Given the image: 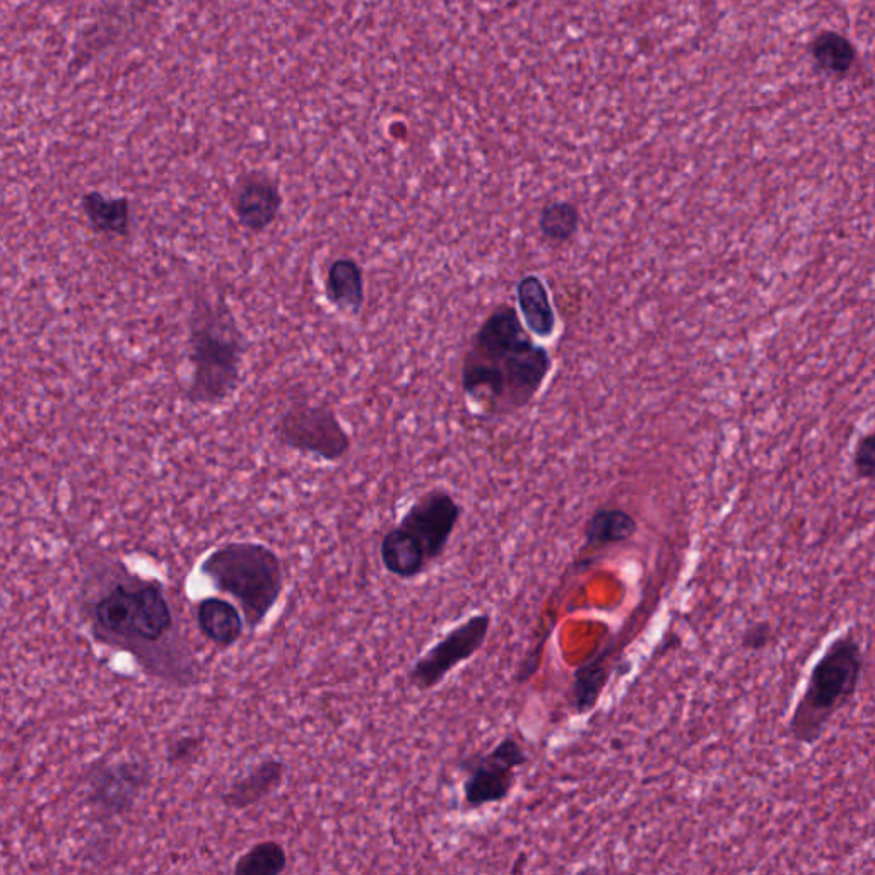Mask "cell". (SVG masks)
Listing matches in <instances>:
<instances>
[{"label":"cell","instance_id":"12","mask_svg":"<svg viewBox=\"0 0 875 875\" xmlns=\"http://www.w3.org/2000/svg\"><path fill=\"white\" fill-rule=\"evenodd\" d=\"M284 776H286V764L283 761L274 757L260 761L247 775L226 788V792L221 796V802L233 811L251 808L278 792L284 784Z\"/></svg>","mask_w":875,"mask_h":875},{"label":"cell","instance_id":"22","mask_svg":"<svg viewBox=\"0 0 875 875\" xmlns=\"http://www.w3.org/2000/svg\"><path fill=\"white\" fill-rule=\"evenodd\" d=\"M287 867V855L278 841H260L236 862V875H279Z\"/></svg>","mask_w":875,"mask_h":875},{"label":"cell","instance_id":"5","mask_svg":"<svg viewBox=\"0 0 875 875\" xmlns=\"http://www.w3.org/2000/svg\"><path fill=\"white\" fill-rule=\"evenodd\" d=\"M91 619L98 638L128 650L161 643L173 629L172 609L155 581H120L96 599Z\"/></svg>","mask_w":875,"mask_h":875},{"label":"cell","instance_id":"6","mask_svg":"<svg viewBox=\"0 0 875 875\" xmlns=\"http://www.w3.org/2000/svg\"><path fill=\"white\" fill-rule=\"evenodd\" d=\"M274 434L286 448L331 464L343 460L353 446L349 433L329 404H291L275 422Z\"/></svg>","mask_w":875,"mask_h":875},{"label":"cell","instance_id":"11","mask_svg":"<svg viewBox=\"0 0 875 875\" xmlns=\"http://www.w3.org/2000/svg\"><path fill=\"white\" fill-rule=\"evenodd\" d=\"M231 211L245 230L262 235L283 211L281 184L271 173L248 170L236 176L230 194Z\"/></svg>","mask_w":875,"mask_h":875},{"label":"cell","instance_id":"4","mask_svg":"<svg viewBox=\"0 0 875 875\" xmlns=\"http://www.w3.org/2000/svg\"><path fill=\"white\" fill-rule=\"evenodd\" d=\"M864 668V655L853 633H845L829 643L812 667L802 697L790 720V734L800 744L821 739L833 716L855 697Z\"/></svg>","mask_w":875,"mask_h":875},{"label":"cell","instance_id":"21","mask_svg":"<svg viewBox=\"0 0 875 875\" xmlns=\"http://www.w3.org/2000/svg\"><path fill=\"white\" fill-rule=\"evenodd\" d=\"M580 227V209L569 200L545 204L539 215V230L550 242L563 245L574 239Z\"/></svg>","mask_w":875,"mask_h":875},{"label":"cell","instance_id":"14","mask_svg":"<svg viewBox=\"0 0 875 875\" xmlns=\"http://www.w3.org/2000/svg\"><path fill=\"white\" fill-rule=\"evenodd\" d=\"M81 211L95 233L125 238L131 235L132 202L125 196H107L89 190L81 197Z\"/></svg>","mask_w":875,"mask_h":875},{"label":"cell","instance_id":"20","mask_svg":"<svg viewBox=\"0 0 875 875\" xmlns=\"http://www.w3.org/2000/svg\"><path fill=\"white\" fill-rule=\"evenodd\" d=\"M811 56L819 71L829 76L843 77L855 64L856 50L843 35L826 29L812 40Z\"/></svg>","mask_w":875,"mask_h":875},{"label":"cell","instance_id":"24","mask_svg":"<svg viewBox=\"0 0 875 875\" xmlns=\"http://www.w3.org/2000/svg\"><path fill=\"white\" fill-rule=\"evenodd\" d=\"M853 466H855L859 478L875 481V442L871 434L862 438L856 445Z\"/></svg>","mask_w":875,"mask_h":875},{"label":"cell","instance_id":"15","mask_svg":"<svg viewBox=\"0 0 875 875\" xmlns=\"http://www.w3.org/2000/svg\"><path fill=\"white\" fill-rule=\"evenodd\" d=\"M517 303L521 320L533 337H553L556 332V311L542 278L538 274L523 275L517 284Z\"/></svg>","mask_w":875,"mask_h":875},{"label":"cell","instance_id":"1","mask_svg":"<svg viewBox=\"0 0 875 875\" xmlns=\"http://www.w3.org/2000/svg\"><path fill=\"white\" fill-rule=\"evenodd\" d=\"M553 370L550 350L535 343L508 303L491 310L461 365V389L488 416H509L532 403Z\"/></svg>","mask_w":875,"mask_h":875},{"label":"cell","instance_id":"9","mask_svg":"<svg viewBox=\"0 0 875 875\" xmlns=\"http://www.w3.org/2000/svg\"><path fill=\"white\" fill-rule=\"evenodd\" d=\"M88 802L100 816H125L151 784V772L139 761H101L86 773Z\"/></svg>","mask_w":875,"mask_h":875},{"label":"cell","instance_id":"25","mask_svg":"<svg viewBox=\"0 0 875 875\" xmlns=\"http://www.w3.org/2000/svg\"><path fill=\"white\" fill-rule=\"evenodd\" d=\"M769 638H772V629H769L768 625H756L749 628L744 634H742V646L745 650H752V652H756V650L764 649V646L768 645Z\"/></svg>","mask_w":875,"mask_h":875},{"label":"cell","instance_id":"3","mask_svg":"<svg viewBox=\"0 0 875 875\" xmlns=\"http://www.w3.org/2000/svg\"><path fill=\"white\" fill-rule=\"evenodd\" d=\"M200 574L219 592L238 602L251 629L263 625L284 590V571L278 554L260 542H227L212 551Z\"/></svg>","mask_w":875,"mask_h":875},{"label":"cell","instance_id":"2","mask_svg":"<svg viewBox=\"0 0 875 875\" xmlns=\"http://www.w3.org/2000/svg\"><path fill=\"white\" fill-rule=\"evenodd\" d=\"M248 338L223 298H202L188 319L187 358L192 367L185 398L194 406H221L238 391Z\"/></svg>","mask_w":875,"mask_h":875},{"label":"cell","instance_id":"7","mask_svg":"<svg viewBox=\"0 0 875 875\" xmlns=\"http://www.w3.org/2000/svg\"><path fill=\"white\" fill-rule=\"evenodd\" d=\"M527 763V752L520 740L506 736L494 748L479 756L461 761L464 800L469 809L502 804L512 796L517 772Z\"/></svg>","mask_w":875,"mask_h":875},{"label":"cell","instance_id":"19","mask_svg":"<svg viewBox=\"0 0 875 875\" xmlns=\"http://www.w3.org/2000/svg\"><path fill=\"white\" fill-rule=\"evenodd\" d=\"M613 655V645L590 656L575 670L574 685H571V704L578 715L592 712L601 700L607 680L611 676L609 661Z\"/></svg>","mask_w":875,"mask_h":875},{"label":"cell","instance_id":"17","mask_svg":"<svg viewBox=\"0 0 875 875\" xmlns=\"http://www.w3.org/2000/svg\"><path fill=\"white\" fill-rule=\"evenodd\" d=\"M200 633L219 649H230L242 638L245 617L236 605L219 597L202 599L197 605Z\"/></svg>","mask_w":875,"mask_h":875},{"label":"cell","instance_id":"23","mask_svg":"<svg viewBox=\"0 0 875 875\" xmlns=\"http://www.w3.org/2000/svg\"><path fill=\"white\" fill-rule=\"evenodd\" d=\"M206 740L200 736H182L168 744L167 760L172 766H187L202 756Z\"/></svg>","mask_w":875,"mask_h":875},{"label":"cell","instance_id":"8","mask_svg":"<svg viewBox=\"0 0 875 875\" xmlns=\"http://www.w3.org/2000/svg\"><path fill=\"white\" fill-rule=\"evenodd\" d=\"M490 613H479L449 629L409 670V682L419 691L442 685L455 667L470 661L484 646L491 629Z\"/></svg>","mask_w":875,"mask_h":875},{"label":"cell","instance_id":"26","mask_svg":"<svg viewBox=\"0 0 875 875\" xmlns=\"http://www.w3.org/2000/svg\"><path fill=\"white\" fill-rule=\"evenodd\" d=\"M871 436L874 438V442H875V431H874V433L871 434Z\"/></svg>","mask_w":875,"mask_h":875},{"label":"cell","instance_id":"13","mask_svg":"<svg viewBox=\"0 0 875 875\" xmlns=\"http://www.w3.org/2000/svg\"><path fill=\"white\" fill-rule=\"evenodd\" d=\"M325 296L332 307L347 315L361 313L367 299L365 272L358 260L338 257L326 269Z\"/></svg>","mask_w":875,"mask_h":875},{"label":"cell","instance_id":"10","mask_svg":"<svg viewBox=\"0 0 875 875\" xmlns=\"http://www.w3.org/2000/svg\"><path fill=\"white\" fill-rule=\"evenodd\" d=\"M460 517V503L448 491L431 490L410 505L398 526L415 535L433 563L448 547Z\"/></svg>","mask_w":875,"mask_h":875},{"label":"cell","instance_id":"16","mask_svg":"<svg viewBox=\"0 0 875 875\" xmlns=\"http://www.w3.org/2000/svg\"><path fill=\"white\" fill-rule=\"evenodd\" d=\"M380 557L389 574L400 580H415L421 577L431 565L422 545L412 533L397 526L383 535Z\"/></svg>","mask_w":875,"mask_h":875},{"label":"cell","instance_id":"18","mask_svg":"<svg viewBox=\"0 0 875 875\" xmlns=\"http://www.w3.org/2000/svg\"><path fill=\"white\" fill-rule=\"evenodd\" d=\"M638 521L633 515L621 508H599L587 520L583 529L586 551H601L611 545L623 544L634 538Z\"/></svg>","mask_w":875,"mask_h":875}]
</instances>
